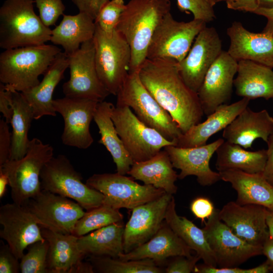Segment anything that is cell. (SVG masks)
<instances>
[{"label":"cell","instance_id":"1","mask_svg":"<svg viewBox=\"0 0 273 273\" xmlns=\"http://www.w3.org/2000/svg\"><path fill=\"white\" fill-rule=\"evenodd\" d=\"M139 74L144 86L169 113L183 133L200 122L204 114L198 93L183 79L177 61L147 59Z\"/></svg>","mask_w":273,"mask_h":273},{"label":"cell","instance_id":"2","mask_svg":"<svg viewBox=\"0 0 273 273\" xmlns=\"http://www.w3.org/2000/svg\"><path fill=\"white\" fill-rule=\"evenodd\" d=\"M170 8L169 0H130L126 4L116 30L130 48L129 73L139 71L147 59L153 34Z\"/></svg>","mask_w":273,"mask_h":273},{"label":"cell","instance_id":"3","mask_svg":"<svg viewBox=\"0 0 273 273\" xmlns=\"http://www.w3.org/2000/svg\"><path fill=\"white\" fill-rule=\"evenodd\" d=\"M61 49L44 44L5 50L0 54V81L20 93L36 86Z\"/></svg>","mask_w":273,"mask_h":273},{"label":"cell","instance_id":"4","mask_svg":"<svg viewBox=\"0 0 273 273\" xmlns=\"http://www.w3.org/2000/svg\"><path fill=\"white\" fill-rule=\"evenodd\" d=\"M33 0H6L0 8V47L4 50L40 46L52 30L34 12Z\"/></svg>","mask_w":273,"mask_h":273},{"label":"cell","instance_id":"5","mask_svg":"<svg viewBox=\"0 0 273 273\" xmlns=\"http://www.w3.org/2000/svg\"><path fill=\"white\" fill-rule=\"evenodd\" d=\"M117 96L116 106H126L147 126L175 141L183 134L177 123L142 83L139 71L129 73Z\"/></svg>","mask_w":273,"mask_h":273},{"label":"cell","instance_id":"6","mask_svg":"<svg viewBox=\"0 0 273 273\" xmlns=\"http://www.w3.org/2000/svg\"><path fill=\"white\" fill-rule=\"evenodd\" d=\"M53 152L50 144L33 138L23 158L9 160L0 166L8 175L13 202L26 205L42 190L40 173L46 163L54 156Z\"/></svg>","mask_w":273,"mask_h":273},{"label":"cell","instance_id":"7","mask_svg":"<svg viewBox=\"0 0 273 273\" xmlns=\"http://www.w3.org/2000/svg\"><path fill=\"white\" fill-rule=\"evenodd\" d=\"M93 39L99 78L108 92L116 96L129 74L130 48L116 29L107 34L96 26Z\"/></svg>","mask_w":273,"mask_h":273},{"label":"cell","instance_id":"8","mask_svg":"<svg viewBox=\"0 0 273 273\" xmlns=\"http://www.w3.org/2000/svg\"><path fill=\"white\" fill-rule=\"evenodd\" d=\"M82 177L64 155L53 157L40 173L43 190L72 199L87 211L103 204L104 196L82 181Z\"/></svg>","mask_w":273,"mask_h":273},{"label":"cell","instance_id":"9","mask_svg":"<svg viewBox=\"0 0 273 273\" xmlns=\"http://www.w3.org/2000/svg\"><path fill=\"white\" fill-rule=\"evenodd\" d=\"M117 133L133 162L147 160L174 141L142 122L126 106H114L111 115Z\"/></svg>","mask_w":273,"mask_h":273},{"label":"cell","instance_id":"10","mask_svg":"<svg viewBox=\"0 0 273 273\" xmlns=\"http://www.w3.org/2000/svg\"><path fill=\"white\" fill-rule=\"evenodd\" d=\"M206 25L205 22L194 19L189 22L177 21L170 12L168 13L153 34L148 49L147 59H172L180 62Z\"/></svg>","mask_w":273,"mask_h":273},{"label":"cell","instance_id":"11","mask_svg":"<svg viewBox=\"0 0 273 273\" xmlns=\"http://www.w3.org/2000/svg\"><path fill=\"white\" fill-rule=\"evenodd\" d=\"M134 179L117 172L98 173L90 176L85 183L104 195V204L117 209H132L166 193L152 185H140Z\"/></svg>","mask_w":273,"mask_h":273},{"label":"cell","instance_id":"12","mask_svg":"<svg viewBox=\"0 0 273 273\" xmlns=\"http://www.w3.org/2000/svg\"><path fill=\"white\" fill-rule=\"evenodd\" d=\"M70 78L62 86L65 97L103 101L110 94L98 76L95 61L93 39L83 43L68 56Z\"/></svg>","mask_w":273,"mask_h":273},{"label":"cell","instance_id":"13","mask_svg":"<svg viewBox=\"0 0 273 273\" xmlns=\"http://www.w3.org/2000/svg\"><path fill=\"white\" fill-rule=\"evenodd\" d=\"M203 230L218 267H238L251 257L262 254V247L242 240L219 218V210L204 222Z\"/></svg>","mask_w":273,"mask_h":273},{"label":"cell","instance_id":"14","mask_svg":"<svg viewBox=\"0 0 273 273\" xmlns=\"http://www.w3.org/2000/svg\"><path fill=\"white\" fill-rule=\"evenodd\" d=\"M40 227L72 234L75 225L85 211L75 201L42 190L26 204Z\"/></svg>","mask_w":273,"mask_h":273},{"label":"cell","instance_id":"15","mask_svg":"<svg viewBox=\"0 0 273 273\" xmlns=\"http://www.w3.org/2000/svg\"><path fill=\"white\" fill-rule=\"evenodd\" d=\"M0 223L1 238L20 260L30 245L45 240L38 221L26 205L13 202L2 205Z\"/></svg>","mask_w":273,"mask_h":273},{"label":"cell","instance_id":"16","mask_svg":"<svg viewBox=\"0 0 273 273\" xmlns=\"http://www.w3.org/2000/svg\"><path fill=\"white\" fill-rule=\"evenodd\" d=\"M98 102L64 97L53 100L56 113L62 117L64 126L61 136L66 146L86 149L93 143L89 126Z\"/></svg>","mask_w":273,"mask_h":273},{"label":"cell","instance_id":"17","mask_svg":"<svg viewBox=\"0 0 273 273\" xmlns=\"http://www.w3.org/2000/svg\"><path fill=\"white\" fill-rule=\"evenodd\" d=\"M222 51V41L216 29L205 27L186 56L178 62L179 73L191 89L198 93L207 71Z\"/></svg>","mask_w":273,"mask_h":273},{"label":"cell","instance_id":"18","mask_svg":"<svg viewBox=\"0 0 273 273\" xmlns=\"http://www.w3.org/2000/svg\"><path fill=\"white\" fill-rule=\"evenodd\" d=\"M238 61L223 51L207 71L198 92L206 116L231 100Z\"/></svg>","mask_w":273,"mask_h":273},{"label":"cell","instance_id":"19","mask_svg":"<svg viewBox=\"0 0 273 273\" xmlns=\"http://www.w3.org/2000/svg\"><path fill=\"white\" fill-rule=\"evenodd\" d=\"M172 195L165 193L160 197L132 209L124 225L123 236L124 253L147 242L158 231L165 220Z\"/></svg>","mask_w":273,"mask_h":273},{"label":"cell","instance_id":"20","mask_svg":"<svg viewBox=\"0 0 273 273\" xmlns=\"http://www.w3.org/2000/svg\"><path fill=\"white\" fill-rule=\"evenodd\" d=\"M267 208L256 204L241 205L230 201L219 210L220 219L239 238L262 247L269 237L266 223Z\"/></svg>","mask_w":273,"mask_h":273},{"label":"cell","instance_id":"21","mask_svg":"<svg viewBox=\"0 0 273 273\" xmlns=\"http://www.w3.org/2000/svg\"><path fill=\"white\" fill-rule=\"evenodd\" d=\"M224 139L219 138L204 145L181 148L171 145L164 149L167 152L174 168L180 170L178 178L183 179L194 175L202 186H210L221 180L220 174L210 167V160Z\"/></svg>","mask_w":273,"mask_h":273},{"label":"cell","instance_id":"22","mask_svg":"<svg viewBox=\"0 0 273 273\" xmlns=\"http://www.w3.org/2000/svg\"><path fill=\"white\" fill-rule=\"evenodd\" d=\"M226 33L230 40L228 52L234 59L273 68V34L250 32L238 21L233 22Z\"/></svg>","mask_w":273,"mask_h":273},{"label":"cell","instance_id":"23","mask_svg":"<svg viewBox=\"0 0 273 273\" xmlns=\"http://www.w3.org/2000/svg\"><path fill=\"white\" fill-rule=\"evenodd\" d=\"M273 134V117L264 109L258 112L246 107L223 130V139L245 149L261 139L267 142Z\"/></svg>","mask_w":273,"mask_h":273},{"label":"cell","instance_id":"24","mask_svg":"<svg viewBox=\"0 0 273 273\" xmlns=\"http://www.w3.org/2000/svg\"><path fill=\"white\" fill-rule=\"evenodd\" d=\"M191 250L164 220L151 239L132 251L121 254L118 258L122 260L151 259L158 264L170 257L192 256Z\"/></svg>","mask_w":273,"mask_h":273},{"label":"cell","instance_id":"25","mask_svg":"<svg viewBox=\"0 0 273 273\" xmlns=\"http://www.w3.org/2000/svg\"><path fill=\"white\" fill-rule=\"evenodd\" d=\"M250 100L242 98L231 104L218 107L201 123L192 126L176 141L175 145L181 148H192L206 144L213 134L224 129L246 107Z\"/></svg>","mask_w":273,"mask_h":273},{"label":"cell","instance_id":"26","mask_svg":"<svg viewBox=\"0 0 273 273\" xmlns=\"http://www.w3.org/2000/svg\"><path fill=\"white\" fill-rule=\"evenodd\" d=\"M68 67V56L65 52H61L56 56L38 84L21 93L32 109L34 119L37 120L44 116L57 115L53 106V95Z\"/></svg>","mask_w":273,"mask_h":273},{"label":"cell","instance_id":"27","mask_svg":"<svg viewBox=\"0 0 273 273\" xmlns=\"http://www.w3.org/2000/svg\"><path fill=\"white\" fill-rule=\"evenodd\" d=\"M219 173L221 180L230 183L236 191V202L238 204L273 207V185L266 180L262 172L249 173L231 169Z\"/></svg>","mask_w":273,"mask_h":273},{"label":"cell","instance_id":"28","mask_svg":"<svg viewBox=\"0 0 273 273\" xmlns=\"http://www.w3.org/2000/svg\"><path fill=\"white\" fill-rule=\"evenodd\" d=\"M237 76L234 86L236 94L250 100L273 99L272 68L250 60L238 61Z\"/></svg>","mask_w":273,"mask_h":273},{"label":"cell","instance_id":"29","mask_svg":"<svg viewBox=\"0 0 273 273\" xmlns=\"http://www.w3.org/2000/svg\"><path fill=\"white\" fill-rule=\"evenodd\" d=\"M170 157L164 149L152 158L141 162H134L127 174L133 178L175 194L177 187L175 182L178 174L174 170Z\"/></svg>","mask_w":273,"mask_h":273},{"label":"cell","instance_id":"30","mask_svg":"<svg viewBox=\"0 0 273 273\" xmlns=\"http://www.w3.org/2000/svg\"><path fill=\"white\" fill-rule=\"evenodd\" d=\"M114 106L109 102H98L94 120L101 135L99 143L104 145L110 153L116 165L117 172L125 175L134 162L126 150L112 119Z\"/></svg>","mask_w":273,"mask_h":273},{"label":"cell","instance_id":"31","mask_svg":"<svg viewBox=\"0 0 273 273\" xmlns=\"http://www.w3.org/2000/svg\"><path fill=\"white\" fill-rule=\"evenodd\" d=\"M41 231L49 244L47 257L49 273H72L75 266L85 257L79 249L78 237L42 227Z\"/></svg>","mask_w":273,"mask_h":273},{"label":"cell","instance_id":"32","mask_svg":"<svg viewBox=\"0 0 273 273\" xmlns=\"http://www.w3.org/2000/svg\"><path fill=\"white\" fill-rule=\"evenodd\" d=\"M96 28L94 19L86 13L64 14L60 24L52 30L50 41L61 46L69 56L77 51L83 43L93 38Z\"/></svg>","mask_w":273,"mask_h":273},{"label":"cell","instance_id":"33","mask_svg":"<svg viewBox=\"0 0 273 273\" xmlns=\"http://www.w3.org/2000/svg\"><path fill=\"white\" fill-rule=\"evenodd\" d=\"M165 221L186 244L196 252L205 264L217 267L214 255L203 229L198 228L187 217L177 214L173 196L168 206Z\"/></svg>","mask_w":273,"mask_h":273},{"label":"cell","instance_id":"34","mask_svg":"<svg viewBox=\"0 0 273 273\" xmlns=\"http://www.w3.org/2000/svg\"><path fill=\"white\" fill-rule=\"evenodd\" d=\"M123 222L114 223L78 238L79 249L85 256L118 258L124 253Z\"/></svg>","mask_w":273,"mask_h":273},{"label":"cell","instance_id":"35","mask_svg":"<svg viewBox=\"0 0 273 273\" xmlns=\"http://www.w3.org/2000/svg\"><path fill=\"white\" fill-rule=\"evenodd\" d=\"M216 167L218 172L238 170L249 173L262 172L267 160L266 150L249 151L224 140L217 149Z\"/></svg>","mask_w":273,"mask_h":273},{"label":"cell","instance_id":"36","mask_svg":"<svg viewBox=\"0 0 273 273\" xmlns=\"http://www.w3.org/2000/svg\"><path fill=\"white\" fill-rule=\"evenodd\" d=\"M13 111L10 122L12 145L10 160H16L26 154L30 140L28 133L34 116L32 109L22 93L12 90Z\"/></svg>","mask_w":273,"mask_h":273},{"label":"cell","instance_id":"37","mask_svg":"<svg viewBox=\"0 0 273 273\" xmlns=\"http://www.w3.org/2000/svg\"><path fill=\"white\" fill-rule=\"evenodd\" d=\"M95 272L103 273H161L163 270L151 259L122 260L109 256H90Z\"/></svg>","mask_w":273,"mask_h":273},{"label":"cell","instance_id":"38","mask_svg":"<svg viewBox=\"0 0 273 273\" xmlns=\"http://www.w3.org/2000/svg\"><path fill=\"white\" fill-rule=\"evenodd\" d=\"M123 218L119 209L103 204L85 211L76 223L72 234L80 237L107 225L122 222Z\"/></svg>","mask_w":273,"mask_h":273},{"label":"cell","instance_id":"39","mask_svg":"<svg viewBox=\"0 0 273 273\" xmlns=\"http://www.w3.org/2000/svg\"><path fill=\"white\" fill-rule=\"evenodd\" d=\"M49 248L48 242H36L30 245L27 252L20 259L21 273H49L47 257Z\"/></svg>","mask_w":273,"mask_h":273},{"label":"cell","instance_id":"40","mask_svg":"<svg viewBox=\"0 0 273 273\" xmlns=\"http://www.w3.org/2000/svg\"><path fill=\"white\" fill-rule=\"evenodd\" d=\"M123 0H111L100 10L95 19L96 26L106 33L113 32L125 8Z\"/></svg>","mask_w":273,"mask_h":273},{"label":"cell","instance_id":"41","mask_svg":"<svg viewBox=\"0 0 273 273\" xmlns=\"http://www.w3.org/2000/svg\"><path fill=\"white\" fill-rule=\"evenodd\" d=\"M178 9L182 12L192 13L194 19L209 23L215 18L213 7L205 0H176Z\"/></svg>","mask_w":273,"mask_h":273},{"label":"cell","instance_id":"42","mask_svg":"<svg viewBox=\"0 0 273 273\" xmlns=\"http://www.w3.org/2000/svg\"><path fill=\"white\" fill-rule=\"evenodd\" d=\"M39 17L47 27L54 25L59 17L64 15L65 6L62 0H34Z\"/></svg>","mask_w":273,"mask_h":273},{"label":"cell","instance_id":"43","mask_svg":"<svg viewBox=\"0 0 273 273\" xmlns=\"http://www.w3.org/2000/svg\"><path fill=\"white\" fill-rule=\"evenodd\" d=\"M270 271L268 262L266 260L261 264L251 268L243 269L238 267H218L205 264L196 265L195 273H267Z\"/></svg>","mask_w":273,"mask_h":273},{"label":"cell","instance_id":"44","mask_svg":"<svg viewBox=\"0 0 273 273\" xmlns=\"http://www.w3.org/2000/svg\"><path fill=\"white\" fill-rule=\"evenodd\" d=\"M20 260L13 253L9 245L1 242L0 247V273L20 272Z\"/></svg>","mask_w":273,"mask_h":273},{"label":"cell","instance_id":"45","mask_svg":"<svg viewBox=\"0 0 273 273\" xmlns=\"http://www.w3.org/2000/svg\"><path fill=\"white\" fill-rule=\"evenodd\" d=\"M168 264L165 269L166 273H190L194 271L197 262L201 259L197 254L187 257L177 256Z\"/></svg>","mask_w":273,"mask_h":273},{"label":"cell","instance_id":"46","mask_svg":"<svg viewBox=\"0 0 273 273\" xmlns=\"http://www.w3.org/2000/svg\"><path fill=\"white\" fill-rule=\"evenodd\" d=\"M9 124L4 118L0 119V166L10 160L12 133Z\"/></svg>","mask_w":273,"mask_h":273},{"label":"cell","instance_id":"47","mask_svg":"<svg viewBox=\"0 0 273 273\" xmlns=\"http://www.w3.org/2000/svg\"><path fill=\"white\" fill-rule=\"evenodd\" d=\"M190 209L195 216L205 222L214 213L215 209L211 200L203 197H199L194 199L191 203Z\"/></svg>","mask_w":273,"mask_h":273},{"label":"cell","instance_id":"48","mask_svg":"<svg viewBox=\"0 0 273 273\" xmlns=\"http://www.w3.org/2000/svg\"><path fill=\"white\" fill-rule=\"evenodd\" d=\"M13 111L12 90L0 83V112L3 118L10 123Z\"/></svg>","mask_w":273,"mask_h":273},{"label":"cell","instance_id":"49","mask_svg":"<svg viewBox=\"0 0 273 273\" xmlns=\"http://www.w3.org/2000/svg\"><path fill=\"white\" fill-rule=\"evenodd\" d=\"M79 12L89 15L94 20L102 8L109 0H71Z\"/></svg>","mask_w":273,"mask_h":273},{"label":"cell","instance_id":"50","mask_svg":"<svg viewBox=\"0 0 273 273\" xmlns=\"http://www.w3.org/2000/svg\"><path fill=\"white\" fill-rule=\"evenodd\" d=\"M229 9L254 13L259 8L258 0H226Z\"/></svg>","mask_w":273,"mask_h":273},{"label":"cell","instance_id":"51","mask_svg":"<svg viewBox=\"0 0 273 273\" xmlns=\"http://www.w3.org/2000/svg\"><path fill=\"white\" fill-rule=\"evenodd\" d=\"M267 160L262 174L266 180L273 185V134L266 142Z\"/></svg>","mask_w":273,"mask_h":273},{"label":"cell","instance_id":"52","mask_svg":"<svg viewBox=\"0 0 273 273\" xmlns=\"http://www.w3.org/2000/svg\"><path fill=\"white\" fill-rule=\"evenodd\" d=\"M253 13L267 18V22L262 32L273 34V8L259 7Z\"/></svg>","mask_w":273,"mask_h":273},{"label":"cell","instance_id":"53","mask_svg":"<svg viewBox=\"0 0 273 273\" xmlns=\"http://www.w3.org/2000/svg\"><path fill=\"white\" fill-rule=\"evenodd\" d=\"M262 254L267 258L270 271L273 272V239L270 237L266 240L262 247Z\"/></svg>","mask_w":273,"mask_h":273},{"label":"cell","instance_id":"54","mask_svg":"<svg viewBox=\"0 0 273 273\" xmlns=\"http://www.w3.org/2000/svg\"><path fill=\"white\" fill-rule=\"evenodd\" d=\"M7 186H9L8 175L4 169L0 167V199L6 194Z\"/></svg>","mask_w":273,"mask_h":273},{"label":"cell","instance_id":"55","mask_svg":"<svg viewBox=\"0 0 273 273\" xmlns=\"http://www.w3.org/2000/svg\"><path fill=\"white\" fill-rule=\"evenodd\" d=\"M267 210L266 223L268 229L269 237L273 239V207L267 208Z\"/></svg>","mask_w":273,"mask_h":273},{"label":"cell","instance_id":"56","mask_svg":"<svg viewBox=\"0 0 273 273\" xmlns=\"http://www.w3.org/2000/svg\"><path fill=\"white\" fill-rule=\"evenodd\" d=\"M259 7L273 8V0H258Z\"/></svg>","mask_w":273,"mask_h":273},{"label":"cell","instance_id":"57","mask_svg":"<svg viewBox=\"0 0 273 273\" xmlns=\"http://www.w3.org/2000/svg\"><path fill=\"white\" fill-rule=\"evenodd\" d=\"M212 7H214L216 4L215 0H205Z\"/></svg>","mask_w":273,"mask_h":273},{"label":"cell","instance_id":"58","mask_svg":"<svg viewBox=\"0 0 273 273\" xmlns=\"http://www.w3.org/2000/svg\"><path fill=\"white\" fill-rule=\"evenodd\" d=\"M226 0H215V2L216 3H218V2H225Z\"/></svg>","mask_w":273,"mask_h":273}]
</instances>
